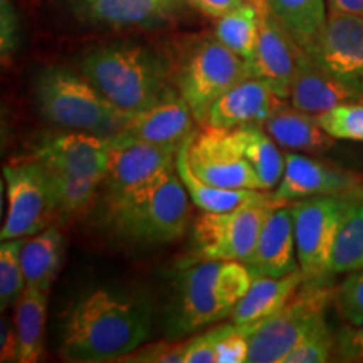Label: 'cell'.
<instances>
[{
    "instance_id": "obj_19",
    "label": "cell",
    "mask_w": 363,
    "mask_h": 363,
    "mask_svg": "<svg viewBox=\"0 0 363 363\" xmlns=\"http://www.w3.org/2000/svg\"><path fill=\"white\" fill-rule=\"evenodd\" d=\"M363 91L335 78L306 51H301L288 99L298 110L320 115L342 103L362 101Z\"/></svg>"
},
{
    "instance_id": "obj_21",
    "label": "cell",
    "mask_w": 363,
    "mask_h": 363,
    "mask_svg": "<svg viewBox=\"0 0 363 363\" xmlns=\"http://www.w3.org/2000/svg\"><path fill=\"white\" fill-rule=\"evenodd\" d=\"M182 0H72L83 19L103 26H153L169 19Z\"/></svg>"
},
{
    "instance_id": "obj_6",
    "label": "cell",
    "mask_w": 363,
    "mask_h": 363,
    "mask_svg": "<svg viewBox=\"0 0 363 363\" xmlns=\"http://www.w3.org/2000/svg\"><path fill=\"white\" fill-rule=\"evenodd\" d=\"M331 299L328 281H305L286 305L259 321L249 335V363H283L284 357L326 320Z\"/></svg>"
},
{
    "instance_id": "obj_35",
    "label": "cell",
    "mask_w": 363,
    "mask_h": 363,
    "mask_svg": "<svg viewBox=\"0 0 363 363\" xmlns=\"http://www.w3.org/2000/svg\"><path fill=\"white\" fill-rule=\"evenodd\" d=\"M335 303L348 325L363 323V269L348 272L335 291Z\"/></svg>"
},
{
    "instance_id": "obj_39",
    "label": "cell",
    "mask_w": 363,
    "mask_h": 363,
    "mask_svg": "<svg viewBox=\"0 0 363 363\" xmlns=\"http://www.w3.org/2000/svg\"><path fill=\"white\" fill-rule=\"evenodd\" d=\"M21 22L12 0H0V54L4 61L19 49Z\"/></svg>"
},
{
    "instance_id": "obj_3",
    "label": "cell",
    "mask_w": 363,
    "mask_h": 363,
    "mask_svg": "<svg viewBox=\"0 0 363 363\" xmlns=\"http://www.w3.org/2000/svg\"><path fill=\"white\" fill-rule=\"evenodd\" d=\"M79 71L128 115L148 110L179 93L169 83L170 66L165 59L142 44L98 45L84 54Z\"/></svg>"
},
{
    "instance_id": "obj_37",
    "label": "cell",
    "mask_w": 363,
    "mask_h": 363,
    "mask_svg": "<svg viewBox=\"0 0 363 363\" xmlns=\"http://www.w3.org/2000/svg\"><path fill=\"white\" fill-rule=\"evenodd\" d=\"M234 326L235 323L230 320L229 323H219L189 338L184 363H217V345Z\"/></svg>"
},
{
    "instance_id": "obj_15",
    "label": "cell",
    "mask_w": 363,
    "mask_h": 363,
    "mask_svg": "<svg viewBox=\"0 0 363 363\" xmlns=\"http://www.w3.org/2000/svg\"><path fill=\"white\" fill-rule=\"evenodd\" d=\"M259 6V35L256 51L247 61L249 74L271 86L279 98L288 99L289 84L296 72L299 48L286 27L269 12L264 0H254Z\"/></svg>"
},
{
    "instance_id": "obj_20",
    "label": "cell",
    "mask_w": 363,
    "mask_h": 363,
    "mask_svg": "<svg viewBox=\"0 0 363 363\" xmlns=\"http://www.w3.org/2000/svg\"><path fill=\"white\" fill-rule=\"evenodd\" d=\"M281 101L283 98H279L264 81L247 78L225 91L212 104L207 125L217 128L262 125Z\"/></svg>"
},
{
    "instance_id": "obj_5",
    "label": "cell",
    "mask_w": 363,
    "mask_h": 363,
    "mask_svg": "<svg viewBox=\"0 0 363 363\" xmlns=\"http://www.w3.org/2000/svg\"><path fill=\"white\" fill-rule=\"evenodd\" d=\"M35 103L45 120L61 130L111 140L128 123V113L116 108L83 72L45 67L35 78Z\"/></svg>"
},
{
    "instance_id": "obj_11",
    "label": "cell",
    "mask_w": 363,
    "mask_h": 363,
    "mask_svg": "<svg viewBox=\"0 0 363 363\" xmlns=\"http://www.w3.org/2000/svg\"><path fill=\"white\" fill-rule=\"evenodd\" d=\"M190 169L199 179L222 189L262 190L259 177L244 158L235 128L203 125L189 142Z\"/></svg>"
},
{
    "instance_id": "obj_10",
    "label": "cell",
    "mask_w": 363,
    "mask_h": 363,
    "mask_svg": "<svg viewBox=\"0 0 363 363\" xmlns=\"http://www.w3.org/2000/svg\"><path fill=\"white\" fill-rule=\"evenodd\" d=\"M7 184V216L0 239H21L49 227L59 214L51 177L39 160H24L4 167Z\"/></svg>"
},
{
    "instance_id": "obj_17",
    "label": "cell",
    "mask_w": 363,
    "mask_h": 363,
    "mask_svg": "<svg viewBox=\"0 0 363 363\" xmlns=\"http://www.w3.org/2000/svg\"><path fill=\"white\" fill-rule=\"evenodd\" d=\"M194 115L179 93L148 110L131 115L128 123L110 140L111 147L131 142L182 145L194 133Z\"/></svg>"
},
{
    "instance_id": "obj_34",
    "label": "cell",
    "mask_w": 363,
    "mask_h": 363,
    "mask_svg": "<svg viewBox=\"0 0 363 363\" xmlns=\"http://www.w3.org/2000/svg\"><path fill=\"white\" fill-rule=\"evenodd\" d=\"M335 335L328 323L321 321L284 357L283 363H325L335 353Z\"/></svg>"
},
{
    "instance_id": "obj_25",
    "label": "cell",
    "mask_w": 363,
    "mask_h": 363,
    "mask_svg": "<svg viewBox=\"0 0 363 363\" xmlns=\"http://www.w3.org/2000/svg\"><path fill=\"white\" fill-rule=\"evenodd\" d=\"M62 235L56 227L44 230L24 240L21 249V262L27 288L49 293L62 264Z\"/></svg>"
},
{
    "instance_id": "obj_30",
    "label": "cell",
    "mask_w": 363,
    "mask_h": 363,
    "mask_svg": "<svg viewBox=\"0 0 363 363\" xmlns=\"http://www.w3.org/2000/svg\"><path fill=\"white\" fill-rule=\"evenodd\" d=\"M363 269V202L355 201L343 217L330 257V276Z\"/></svg>"
},
{
    "instance_id": "obj_12",
    "label": "cell",
    "mask_w": 363,
    "mask_h": 363,
    "mask_svg": "<svg viewBox=\"0 0 363 363\" xmlns=\"http://www.w3.org/2000/svg\"><path fill=\"white\" fill-rule=\"evenodd\" d=\"M308 54L335 78L363 91V16L328 11Z\"/></svg>"
},
{
    "instance_id": "obj_36",
    "label": "cell",
    "mask_w": 363,
    "mask_h": 363,
    "mask_svg": "<svg viewBox=\"0 0 363 363\" xmlns=\"http://www.w3.org/2000/svg\"><path fill=\"white\" fill-rule=\"evenodd\" d=\"M189 347V338L170 340L142 345L136 350L130 352L120 362L123 363H184L185 352Z\"/></svg>"
},
{
    "instance_id": "obj_41",
    "label": "cell",
    "mask_w": 363,
    "mask_h": 363,
    "mask_svg": "<svg viewBox=\"0 0 363 363\" xmlns=\"http://www.w3.org/2000/svg\"><path fill=\"white\" fill-rule=\"evenodd\" d=\"M0 362H17V333L13 320H0Z\"/></svg>"
},
{
    "instance_id": "obj_13",
    "label": "cell",
    "mask_w": 363,
    "mask_h": 363,
    "mask_svg": "<svg viewBox=\"0 0 363 363\" xmlns=\"http://www.w3.org/2000/svg\"><path fill=\"white\" fill-rule=\"evenodd\" d=\"M352 197L363 199L360 177L350 172L333 169L315 158L288 153L283 179L272 192L276 206L305 201L311 197Z\"/></svg>"
},
{
    "instance_id": "obj_16",
    "label": "cell",
    "mask_w": 363,
    "mask_h": 363,
    "mask_svg": "<svg viewBox=\"0 0 363 363\" xmlns=\"http://www.w3.org/2000/svg\"><path fill=\"white\" fill-rule=\"evenodd\" d=\"M179 147L147 142L111 147L110 167L103 182L104 199L118 197L143 187L167 170L174 169Z\"/></svg>"
},
{
    "instance_id": "obj_26",
    "label": "cell",
    "mask_w": 363,
    "mask_h": 363,
    "mask_svg": "<svg viewBox=\"0 0 363 363\" xmlns=\"http://www.w3.org/2000/svg\"><path fill=\"white\" fill-rule=\"evenodd\" d=\"M48 294L35 288H26L13 310V326L17 333V362H38L44 350V326Z\"/></svg>"
},
{
    "instance_id": "obj_24",
    "label": "cell",
    "mask_w": 363,
    "mask_h": 363,
    "mask_svg": "<svg viewBox=\"0 0 363 363\" xmlns=\"http://www.w3.org/2000/svg\"><path fill=\"white\" fill-rule=\"evenodd\" d=\"M303 283L305 276L301 269L281 278L254 276L251 288L230 313V320L238 325H257L281 310Z\"/></svg>"
},
{
    "instance_id": "obj_27",
    "label": "cell",
    "mask_w": 363,
    "mask_h": 363,
    "mask_svg": "<svg viewBox=\"0 0 363 363\" xmlns=\"http://www.w3.org/2000/svg\"><path fill=\"white\" fill-rule=\"evenodd\" d=\"M272 16L286 27L303 51H310L328 16L326 0H264Z\"/></svg>"
},
{
    "instance_id": "obj_28",
    "label": "cell",
    "mask_w": 363,
    "mask_h": 363,
    "mask_svg": "<svg viewBox=\"0 0 363 363\" xmlns=\"http://www.w3.org/2000/svg\"><path fill=\"white\" fill-rule=\"evenodd\" d=\"M242 155L259 177L262 190H271L283 179L286 157L279 152V145L271 138L261 125L235 128Z\"/></svg>"
},
{
    "instance_id": "obj_38",
    "label": "cell",
    "mask_w": 363,
    "mask_h": 363,
    "mask_svg": "<svg viewBox=\"0 0 363 363\" xmlns=\"http://www.w3.org/2000/svg\"><path fill=\"white\" fill-rule=\"evenodd\" d=\"M256 325H238L217 345V363H244L249 357V335Z\"/></svg>"
},
{
    "instance_id": "obj_18",
    "label": "cell",
    "mask_w": 363,
    "mask_h": 363,
    "mask_svg": "<svg viewBox=\"0 0 363 363\" xmlns=\"http://www.w3.org/2000/svg\"><path fill=\"white\" fill-rule=\"evenodd\" d=\"M246 266L251 271L252 278L254 276L281 278L299 271L291 206L274 207L269 212Z\"/></svg>"
},
{
    "instance_id": "obj_32",
    "label": "cell",
    "mask_w": 363,
    "mask_h": 363,
    "mask_svg": "<svg viewBox=\"0 0 363 363\" xmlns=\"http://www.w3.org/2000/svg\"><path fill=\"white\" fill-rule=\"evenodd\" d=\"M26 238L2 240L0 246V310L16 306L26 291V276L21 262V249Z\"/></svg>"
},
{
    "instance_id": "obj_42",
    "label": "cell",
    "mask_w": 363,
    "mask_h": 363,
    "mask_svg": "<svg viewBox=\"0 0 363 363\" xmlns=\"http://www.w3.org/2000/svg\"><path fill=\"white\" fill-rule=\"evenodd\" d=\"M185 2L197 9L199 12H202L203 16L212 17V19H220L227 12L242 6L246 0H185Z\"/></svg>"
},
{
    "instance_id": "obj_40",
    "label": "cell",
    "mask_w": 363,
    "mask_h": 363,
    "mask_svg": "<svg viewBox=\"0 0 363 363\" xmlns=\"http://www.w3.org/2000/svg\"><path fill=\"white\" fill-rule=\"evenodd\" d=\"M335 355L343 362H363V323L342 328L335 338Z\"/></svg>"
},
{
    "instance_id": "obj_7",
    "label": "cell",
    "mask_w": 363,
    "mask_h": 363,
    "mask_svg": "<svg viewBox=\"0 0 363 363\" xmlns=\"http://www.w3.org/2000/svg\"><path fill=\"white\" fill-rule=\"evenodd\" d=\"M247 78L251 74L246 59L230 51L217 38L192 45L174 74L180 98L202 126L207 125L212 104Z\"/></svg>"
},
{
    "instance_id": "obj_33",
    "label": "cell",
    "mask_w": 363,
    "mask_h": 363,
    "mask_svg": "<svg viewBox=\"0 0 363 363\" xmlns=\"http://www.w3.org/2000/svg\"><path fill=\"white\" fill-rule=\"evenodd\" d=\"M318 123L335 140L363 143V103H342L316 115Z\"/></svg>"
},
{
    "instance_id": "obj_22",
    "label": "cell",
    "mask_w": 363,
    "mask_h": 363,
    "mask_svg": "<svg viewBox=\"0 0 363 363\" xmlns=\"http://www.w3.org/2000/svg\"><path fill=\"white\" fill-rule=\"evenodd\" d=\"M190 136L187 140H184L179 147L175 158V169L179 172L182 184L187 189L190 201L202 212H227L244 206H256V203H274L276 206L274 197H272V192H269V190L222 189L199 179L190 169L189 163Z\"/></svg>"
},
{
    "instance_id": "obj_43",
    "label": "cell",
    "mask_w": 363,
    "mask_h": 363,
    "mask_svg": "<svg viewBox=\"0 0 363 363\" xmlns=\"http://www.w3.org/2000/svg\"><path fill=\"white\" fill-rule=\"evenodd\" d=\"M326 2H328V11L353 12L363 16V0H326Z\"/></svg>"
},
{
    "instance_id": "obj_4",
    "label": "cell",
    "mask_w": 363,
    "mask_h": 363,
    "mask_svg": "<svg viewBox=\"0 0 363 363\" xmlns=\"http://www.w3.org/2000/svg\"><path fill=\"white\" fill-rule=\"evenodd\" d=\"M104 222L118 238L135 244H169L190 222V197L174 169L143 187L104 199Z\"/></svg>"
},
{
    "instance_id": "obj_2",
    "label": "cell",
    "mask_w": 363,
    "mask_h": 363,
    "mask_svg": "<svg viewBox=\"0 0 363 363\" xmlns=\"http://www.w3.org/2000/svg\"><path fill=\"white\" fill-rule=\"evenodd\" d=\"M251 283L252 274L244 262L185 261L174 279L167 315L169 338L182 340L230 318Z\"/></svg>"
},
{
    "instance_id": "obj_8",
    "label": "cell",
    "mask_w": 363,
    "mask_h": 363,
    "mask_svg": "<svg viewBox=\"0 0 363 363\" xmlns=\"http://www.w3.org/2000/svg\"><path fill=\"white\" fill-rule=\"evenodd\" d=\"M274 203L244 206L227 212H203L195 219L190 239V259L238 261L251 257L257 235Z\"/></svg>"
},
{
    "instance_id": "obj_14",
    "label": "cell",
    "mask_w": 363,
    "mask_h": 363,
    "mask_svg": "<svg viewBox=\"0 0 363 363\" xmlns=\"http://www.w3.org/2000/svg\"><path fill=\"white\" fill-rule=\"evenodd\" d=\"M34 158L51 174L88 177L104 182L111 158V142L101 136L61 131L45 135L35 147Z\"/></svg>"
},
{
    "instance_id": "obj_1",
    "label": "cell",
    "mask_w": 363,
    "mask_h": 363,
    "mask_svg": "<svg viewBox=\"0 0 363 363\" xmlns=\"http://www.w3.org/2000/svg\"><path fill=\"white\" fill-rule=\"evenodd\" d=\"M150 333L152 308L143 294L101 286L81 294L67 310L61 353L67 362H120Z\"/></svg>"
},
{
    "instance_id": "obj_23",
    "label": "cell",
    "mask_w": 363,
    "mask_h": 363,
    "mask_svg": "<svg viewBox=\"0 0 363 363\" xmlns=\"http://www.w3.org/2000/svg\"><path fill=\"white\" fill-rule=\"evenodd\" d=\"M261 126L279 147L299 152H323L333 145L330 136L318 123L316 115L298 110L283 99Z\"/></svg>"
},
{
    "instance_id": "obj_29",
    "label": "cell",
    "mask_w": 363,
    "mask_h": 363,
    "mask_svg": "<svg viewBox=\"0 0 363 363\" xmlns=\"http://www.w3.org/2000/svg\"><path fill=\"white\" fill-rule=\"evenodd\" d=\"M259 35V6L254 0H246L242 6L227 12L217 21L216 38L230 51L251 61Z\"/></svg>"
},
{
    "instance_id": "obj_9",
    "label": "cell",
    "mask_w": 363,
    "mask_h": 363,
    "mask_svg": "<svg viewBox=\"0 0 363 363\" xmlns=\"http://www.w3.org/2000/svg\"><path fill=\"white\" fill-rule=\"evenodd\" d=\"M360 199L352 197H311L291 206L296 240L298 264L305 281L326 283L330 279V257L343 217L352 203Z\"/></svg>"
},
{
    "instance_id": "obj_31",
    "label": "cell",
    "mask_w": 363,
    "mask_h": 363,
    "mask_svg": "<svg viewBox=\"0 0 363 363\" xmlns=\"http://www.w3.org/2000/svg\"><path fill=\"white\" fill-rule=\"evenodd\" d=\"M48 174L51 177L54 194H56L59 216L65 219L83 214L96 197L98 189L103 185L101 180L88 179V177L51 174V172Z\"/></svg>"
}]
</instances>
